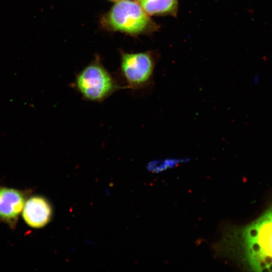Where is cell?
Returning <instances> with one entry per match:
<instances>
[{
	"label": "cell",
	"instance_id": "3",
	"mask_svg": "<svg viewBox=\"0 0 272 272\" xmlns=\"http://www.w3.org/2000/svg\"><path fill=\"white\" fill-rule=\"evenodd\" d=\"M155 62L149 52L122 53L120 69L124 89L139 90L149 87L153 82Z\"/></svg>",
	"mask_w": 272,
	"mask_h": 272
},
{
	"label": "cell",
	"instance_id": "10",
	"mask_svg": "<svg viewBox=\"0 0 272 272\" xmlns=\"http://www.w3.org/2000/svg\"><path fill=\"white\" fill-rule=\"evenodd\" d=\"M258 265L260 269H261L267 266L265 261L263 260V259H262L261 260H260L259 261Z\"/></svg>",
	"mask_w": 272,
	"mask_h": 272
},
{
	"label": "cell",
	"instance_id": "8",
	"mask_svg": "<svg viewBox=\"0 0 272 272\" xmlns=\"http://www.w3.org/2000/svg\"><path fill=\"white\" fill-rule=\"evenodd\" d=\"M250 247L252 249L254 253H258L261 252L262 249L260 244L257 241L253 242L251 244Z\"/></svg>",
	"mask_w": 272,
	"mask_h": 272
},
{
	"label": "cell",
	"instance_id": "12",
	"mask_svg": "<svg viewBox=\"0 0 272 272\" xmlns=\"http://www.w3.org/2000/svg\"><path fill=\"white\" fill-rule=\"evenodd\" d=\"M268 267L270 271H272V263L268 265Z\"/></svg>",
	"mask_w": 272,
	"mask_h": 272
},
{
	"label": "cell",
	"instance_id": "11",
	"mask_svg": "<svg viewBox=\"0 0 272 272\" xmlns=\"http://www.w3.org/2000/svg\"><path fill=\"white\" fill-rule=\"evenodd\" d=\"M260 270L261 271H270L268 266H266V267H265L264 268L260 269Z\"/></svg>",
	"mask_w": 272,
	"mask_h": 272
},
{
	"label": "cell",
	"instance_id": "9",
	"mask_svg": "<svg viewBox=\"0 0 272 272\" xmlns=\"http://www.w3.org/2000/svg\"><path fill=\"white\" fill-rule=\"evenodd\" d=\"M262 259L267 266L272 263V256L271 255H264Z\"/></svg>",
	"mask_w": 272,
	"mask_h": 272
},
{
	"label": "cell",
	"instance_id": "14",
	"mask_svg": "<svg viewBox=\"0 0 272 272\" xmlns=\"http://www.w3.org/2000/svg\"><path fill=\"white\" fill-rule=\"evenodd\" d=\"M111 1H119V0H111Z\"/></svg>",
	"mask_w": 272,
	"mask_h": 272
},
{
	"label": "cell",
	"instance_id": "1",
	"mask_svg": "<svg viewBox=\"0 0 272 272\" xmlns=\"http://www.w3.org/2000/svg\"><path fill=\"white\" fill-rule=\"evenodd\" d=\"M71 87L85 100L102 102L124 89L98 60L91 62L77 75Z\"/></svg>",
	"mask_w": 272,
	"mask_h": 272
},
{
	"label": "cell",
	"instance_id": "4",
	"mask_svg": "<svg viewBox=\"0 0 272 272\" xmlns=\"http://www.w3.org/2000/svg\"><path fill=\"white\" fill-rule=\"evenodd\" d=\"M31 190L0 186V220L14 229Z\"/></svg>",
	"mask_w": 272,
	"mask_h": 272
},
{
	"label": "cell",
	"instance_id": "2",
	"mask_svg": "<svg viewBox=\"0 0 272 272\" xmlns=\"http://www.w3.org/2000/svg\"><path fill=\"white\" fill-rule=\"evenodd\" d=\"M102 23L110 30L140 34L156 27L138 2L119 0L103 18Z\"/></svg>",
	"mask_w": 272,
	"mask_h": 272
},
{
	"label": "cell",
	"instance_id": "7",
	"mask_svg": "<svg viewBox=\"0 0 272 272\" xmlns=\"http://www.w3.org/2000/svg\"><path fill=\"white\" fill-rule=\"evenodd\" d=\"M259 234V231L257 228L252 227L249 229L248 235L250 238L254 239L257 238Z\"/></svg>",
	"mask_w": 272,
	"mask_h": 272
},
{
	"label": "cell",
	"instance_id": "13",
	"mask_svg": "<svg viewBox=\"0 0 272 272\" xmlns=\"http://www.w3.org/2000/svg\"><path fill=\"white\" fill-rule=\"evenodd\" d=\"M270 218L272 220V212L270 214Z\"/></svg>",
	"mask_w": 272,
	"mask_h": 272
},
{
	"label": "cell",
	"instance_id": "5",
	"mask_svg": "<svg viewBox=\"0 0 272 272\" xmlns=\"http://www.w3.org/2000/svg\"><path fill=\"white\" fill-rule=\"evenodd\" d=\"M52 216V207L45 197L35 195L27 198L23 210L22 217L29 227L42 228L50 221Z\"/></svg>",
	"mask_w": 272,
	"mask_h": 272
},
{
	"label": "cell",
	"instance_id": "6",
	"mask_svg": "<svg viewBox=\"0 0 272 272\" xmlns=\"http://www.w3.org/2000/svg\"><path fill=\"white\" fill-rule=\"evenodd\" d=\"M178 0H138L143 10L149 16L175 15Z\"/></svg>",
	"mask_w": 272,
	"mask_h": 272
}]
</instances>
